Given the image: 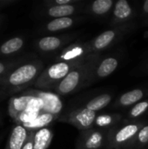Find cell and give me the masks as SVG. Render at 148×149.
Masks as SVG:
<instances>
[{"mask_svg":"<svg viewBox=\"0 0 148 149\" xmlns=\"http://www.w3.org/2000/svg\"><path fill=\"white\" fill-rule=\"evenodd\" d=\"M27 139V132L23 126H17L10 137L9 147L10 149H22Z\"/></svg>","mask_w":148,"mask_h":149,"instance_id":"9","label":"cell"},{"mask_svg":"<svg viewBox=\"0 0 148 149\" xmlns=\"http://www.w3.org/2000/svg\"><path fill=\"white\" fill-rule=\"evenodd\" d=\"M3 71H4V65H3L2 63H0V74H1Z\"/></svg>","mask_w":148,"mask_h":149,"instance_id":"30","label":"cell"},{"mask_svg":"<svg viewBox=\"0 0 148 149\" xmlns=\"http://www.w3.org/2000/svg\"><path fill=\"white\" fill-rule=\"evenodd\" d=\"M138 141L140 144H147L148 143V126H145L142 127L137 134Z\"/></svg>","mask_w":148,"mask_h":149,"instance_id":"26","label":"cell"},{"mask_svg":"<svg viewBox=\"0 0 148 149\" xmlns=\"http://www.w3.org/2000/svg\"><path fill=\"white\" fill-rule=\"evenodd\" d=\"M79 62H65L61 61L51 65L41 76L39 83L43 86H48L52 84H58L73 68L83 64Z\"/></svg>","mask_w":148,"mask_h":149,"instance_id":"2","label":"cell"},{"mask_svg":"<svg viewBox=\"0 0 148 149\" xmlns=\"http://www.w3.org/2000/svg\"><path fill=\"white\" fill-rule=\"evenodd\" d=\"M37 97L39 98L43 102L42 111L44 113H47L56 116L61 112L63 108V103L58 95L52 93L38 92L37 93Z\"/></svg>","mask_w":148,"mask_h":149,"instance_id":"6","label":"cell"},{"mask_svg":"<svg viewBox=\"0 0 148 149\" xmlns=\"http://www.w3.org/2000/svg\"><path fill=\"white\" fill-rule=\"evenodd\" d=\"M139 124H128L113 133L110 142L113 147L120 148L126 146L140 132Z\"/></svg>","mask_w":148,"mask_h":149,"instance_id":"4","label":"cell"},{"mask_svg":"<svg viewBox=\"0 0 148 149\" xmlns=\"http://www.w3.org/2000/svg\"><path fill=\"white\" fill-rule=\"evenodd\" d=\"M119 61L115 58H107L104 59L97 69V75L100 78H105L112 74L118 67Z\"/></svg>","mask_w":148,"mask_h":149,"instance_id":"11","label":"cell"},{"mask_svg":"<svg viewBox=\"0 0 148 149\" xmlns=\"http://www.w3.org/2000/svg\"><path fill=\"white\" fill-rule=\"evenodd\" d=\"M75 11V7L73 5H55L49 9L48 14L51 17L60 18V17H68L72 15Z\"/></svg>","mask_w":148,"mask_h":149,"instance_id":"14","label":"cell"},{"mask_svg":"<svg viewBox=\"0 0 148 149\" xmlns=\"http://www.w3.org/2000/svg\"><path fill=\"white\" fill-rule=\"evenodd\" d=\"M132 11V8L126 0H120L115 4L113 14L116 18L120 20H124L131 16Z\"/></svg>","mask_w":148,"mask_h":149,"instance_id":"16","label":"cell"},{"mask_svg":"<svg viewBox=\"0 0 148 149\" xmlns=\"http://www.w3.org/2000/svg\"><path fill=\"white\" fill-rule=\"evenodd\" d=\"M89 72L90 64L83 63L76 66L57 85L56 92L61 95H65L74 92L87 79Z\"/></svg>","mask_w":148,"mask_h":149,"instance_id":"1","label":"cell"},{"mask_svg":"<svg viewBox=\"0 0 148 149\" xmlns=\"http://www.w3.org/2000/svg\"><path fill=\"white\" fill-rule=\"evenodd\" d=\"M33 96H22L18 98H15L12 100L10 103V111L12 113H22L24 112L28 106L30 101Z\"/></svg>","mask_w":148,"mask_h":149,"instance_id":"17","label":"cell"},{"mask_svg":"<svg viewBox=\"0 0 148 149\" xmlns=\"http://www.w3.org/2000/svg\"><path fill=\"white\" fill-rule=\"evenodd\" d=\"M143 9L145 10V12L148 13V0H147L145 3H144V6H143Z\"/></svg>","mask_w":148,"mask_h":149,"instance_id":"29","label":"cell"},{"mask_svg":"<svg viewBox=\"0 0 148 149\" xmlns=\"http://www.w3.org/2000/svg\"><path fill=\"white\" fill-rule=\"evenodd\" d=\"M96 113L85 108L77 109L70 113L68 121L80 130H87L95 123Z\"/></svg>","mask_w":148,"mask_h":149,"instance_id":"3","label":"cell"},{"mask_svg":"<svg viewBox=\"0 0 148 149\" xmlns=\"http://www.w3.org/2000/svg\"><path fill=\"white\" fill-rule=\"evenodd\" d=\"M116 33L114 31H106L99 35L92 42V48L95 50H102L106 48L115 38Z\"/></svg>","mask_w":148,"mask_h":149,"instance_id":"12","label":"cell"},{"mask_svg":"<svg viewBox=\"0 0 148 149\" xmlns=\"http://www.w3.org/2000/svg\"><path fill=\"white\" fill-rule=\"evenodd\" d=\"M38 73V68L32 64H27L15 70L10 76L9 81L11 85L18 86L30 82Z\"/></svg>","mask_w":148,"mask_h":149,"instance_id":"5","label":"cell"},{"mask_svg":"<svg viewBox=\"0 0 148 149\" xmlns=\"http://www.w3.org/2000/svg\"><path fill=\"white\" fill-rule=\"evenodd\" d=\"M105 141V134L99 130H92L84 134L80 141V149H99Z\"/></svg>","mask_w":148,"mask_h":149,"instance_id":"7","label":"cell"},{"mask_svg":"<svg viewBox=\"0 0 148 149\" xmlns=\"http://www.w3.org/2000/svg\"><path fill=\"white\" fill-rule=\"evenodd\" d=\"M90 50L88 45H73L64 51L60 58L65 62H79Z\"/></svg>","mask_w":148,"mask_h":149,"instance_id":"8","label":"cell"},{"mask_svg":"<svg viewBox=\"0 0 148 149\" xmlns=\"http://www.w3.org/2000/svg\"><path fill=\"white\" fill-rule=\"evenodd\" d=\"M144 96L143 91L140 89H134L124 93L120 99V104L124 107H128L135 104L140 100Z\"/></svg>","mask_w":148,"mask_h":149,"instance_id":"13","label":"cell"},{"mask_svg":"<svg viewBox=\"0 0 148 149\" xmlns=\"http://www.w3.org/2000/svg\"><path fill=\"white\" fill-rule=\"evenodd\" d=\"M148 108V101H142L138 104H136L133 109L131 110L130 115L133 118H137L140 116L142 113H144Z\"/></svg>","mask_w":148,"mask_h":149,"instance_id":"25","label":"cell"},{"mask_svg":"<svg viewBox=\"0 0 148 149\" xmlns=\"http://www.w3.org/2000/svg\"><path fill=\"white\" fill-rule=\"evenodd\" d=\"M56 116L47 113H40L38 118L33 120L31 123H27V124H24V126H25V127H29V128H41L44 126L49 125L55 118Z\"/></svg>","mask_w":148,"mask_h":149,"instance_id":"18","label":"cell"},{"mask_svg":"<svg viewBox=\"0 0 148 149\" xmlns=\"http://www.w3.org/2000/svg\"><path fill=\"white\" fill-rule=\"evenodd\" d=\"M113 6L112 0H96L92 4V10L97 15L106 14Z\"/></svg>","mask_w":148,"mask_h":149,"instance_id":"22","label":"cell"},{"mask_svg":"<svg viewBox=\"0 0 148 149\" xmlns=\"http://www.w3.org/2000/svg\"><path fill=\"white\" fill-rule=\"evenodd\" d=\"M61 43L62 41L60 40V38L57 37H44L39 40L38 46L41 50L49 52L58 49L60 46Z\"/></svg>","mask_w":148,"mask_h":149,"instance_id":"19","label":"cell"},{"mask_svg":"<svg viewBox=\"0 0 148 149\" xmlns=\"http://www.w3.org/2000/svg\"><path fill=\"white\" fill-rule=\"evenodd\" d=\"M119 120L118 116L109 115V114H102L96 117L95 125L99 127H108L113 126Z\"/></svg>","mask_w":148,"mask_h":149,"instance_id":"23","label":"cell"},{"mask_svg":"<svg viewBox=\"0 0 148 149\" xmlns=\"http://www.w3.org/2000/svg\"><path fill=\"white\" fill-rule=\"evenodd\" d=\"M39 114H40L39 112H34V111H31V110H25L24 112H23L22 113L19 114V120L24 124L31 123L33 120H35Z\"/></svg>","mask_w":148,"mask_h":149,"instance_id":"24","label":"cell"},{"mask_svg":"<svg viewBox=\"0 0 148 149\" xmlns=\"http://www.w3.org/2000/svg\"><path fill=\"white\" fill-rule=\"evenodd\" d=\"M73 24V19L70 17H60L55 18L47 24V29L50 31H57L63 29L71 27Z\"/></svg>","mask_w":148,"mask_h":149,"instance_id":"20","label":"cell"},{"mask_svg":"<svg viewBox=\"0 0 148 149\" xmlns=\"http://www.w3.org/2000/svg\"><path fill=\"white\" fill-rule=\"evenodd\" d=\"M112 100V96L109 95V94H102V95H99L92 100H91L87 104H86V108L91 110V111H93V112H96V111H99V110H101L103 109L104 107H106Z\"/></svg>","mask_w":148,"mask_h":149,"instance_id":"15","label":"cell"},{"mask_svg":"<svg viewBox=\"0 0 148 149\" xmlns=\"http://www.w3.org/2000/svg\"><path fill=\"white\" fill-rule=\"evenodd\" d=\"M22 149H33V138L32 136L30 137V139L25 142L24 146Z\"/></svg>","mask_w":148,"mask_h":149,"instance_id":"27","label":"cell"},{"mask_svg":"<svg viewBox=\"0 0 148 149\" xmlns=\"http://www.w3.org/2000/svg\"><path fill=\"white\" fill-rule=\"evenodd\" d=\"M52 133L49 128L39 129L33 137V149H46L51 144Z\"/></svg>","mask_w":148,"mask_h":149,"instance_id":"10","label":"cell"},{"mask_svg":"<svg viewBox=\"0 0 148 149\" xmlns=\"http://www.w3.org/2000/svg\"><path fill=\"white\" fill-rule=\"evenodd\" d=\"M23 44H24V41L22 38H13L6 41L4 44H3L0 50L2 52V53H3V54H10V53L15 52L18 51L19 49H21V47L23 46Z\"/></svg>","mask_w":148,"mask_h":149,"instance_id":"21","label":"cell"},{"mask_svg":"<svg viewBox=\"0 0 148 149\" xmlns=\"http://www.w3.org/2000/svg\"><path fill=\"white\" fill-rule=\"evenodd\" d=\"M72 2V0H56V3L58 5H68Z\"/></svg>","mask_w":148,"mask_h":149,"instance_id":"28","label":"cell"}]
</instances>
